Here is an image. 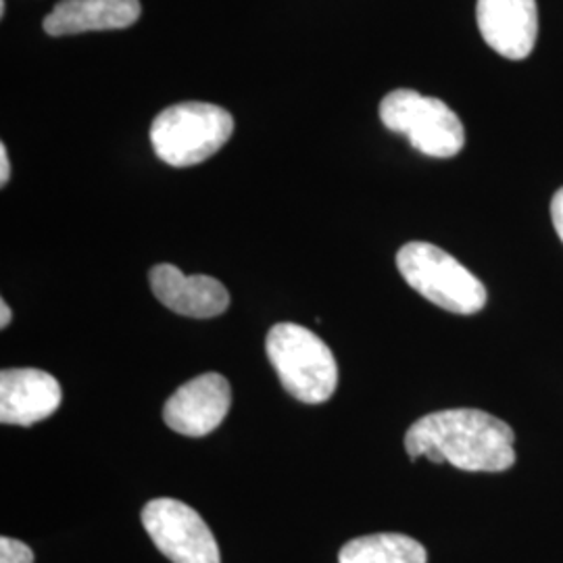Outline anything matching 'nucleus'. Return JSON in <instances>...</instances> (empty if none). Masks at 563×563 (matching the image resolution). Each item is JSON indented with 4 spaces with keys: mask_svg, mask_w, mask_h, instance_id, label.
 I'll use <instances>...</instances> for the list:
<instances>
[{
    "mask_svg": "<svg viewBox=\"0 0 563 563\" xmlns=\"http://www.w3.org/2000/svg\"><path fill=\"white\" fill-rule=\"evenodd\" d=\"M516 434L504 420L481 409L428 413L405 434L411 462L426 457L463 472H505L516 463Z\"/></svg>",
    "mask_w": 563,
    "mask_h": 563,
    "instance_id": "nucleus-1",
    "label": "nucleus"
},
{
    "mask_svg": "<svg viewBox=\"0 0 563 563\" xmlns=\"http://www.w3.org/2000/svg\"><path fill=\"white\" fill-rule=\"evenodd\" d=\"M265 353L288 395L309 405L325 402L336 390L339 365L330 346L299 323H276Z\"/></svg>",
    "mask_w": 563,
    "mask_h": 563,
    "instance_id": "nucleus-2",
    "label": "nucleus"
},
{
    "mask_svg": "<svg viewBox=\"0 0 563 563\" xmlns=\"http://www.w3.org/2000/svg\"><path fill=\"white\" fill-rule=\"evenodd\" d=\"M232 115L211 102H180L151 125L155 155L172 167H190L213 157L232 139Z\"/></svg>",
    "mask_w": 563,
    "mask_h": 563,
    "instance_id": "nucleus-3",
    "label": "nucleus"
},
{
    "mask_svg": "<svg viewBox=\"0 0 563 563\" xmlns=\"http://www.w3.org/2000/svg\"><path fill=\"white\" fill-rule=\"evenodd\" d=\"M405 282L444 311L474 316L486 305V288L453 255L430 242H409L397 253Z\"/></svg>",
    "mask_w": 563,
    "mask_h": 563,
    "instance_id": "nucleus-4",
    "label": "nucleus"
},
{
    "mask_svg": "<svg viewBox=\"0 0 563 563\" xmlns=\"http://www.w3.org/2000/svg\"><path fill=\"white\" fill-rule=\"evenodd\" d=\"M380 120L390 132L402 134L413 148L428 157H455L465 144L460 115L441 99L416 90L401 88L388 92L380 102Z\"/></svg>",
    "mask_w": 563,
    "mask_h": 563,
    "instance_id": "nucleus-5",
    "label": "nucleus"
},
{
    "mask_svg": "<svg viewBox=\"0 0 563 563\" xmlns=\"http://www.w3.org/2000/svg\"><path fill=\"white\" fill-rule=\"evenodd\" d=\"M142 526L169 562L222 563L213 532L190 505L153 499L142 509Z\"/></svg>",
    "mask_w": 563,
    "mask_h": 563,
    "instance_id": "nucleus-6",
    "label": "nucleus"
},
{
    "mask_svg": "<svg viewBox=\"0 0 563 563\" xmlns=\"http://www.w3.org/2000/svg\"><path fill=\"white\" fill-rule=\"evenodd\" d=\"M232 405L230 383L222 374H201L167 399L163 422L184 437H207L222 426Z\"/></svg>",
    "mask_w": 563,
    "mask_h": 563,
    "instance_id": "nucleus-7",
    "label": "nucleus"
},
{
    "mask_svg": "<svg viewBox=\"0 0 563 563\" xmlns=\"http://www.w3.org/2000/svg\"><path fill=\"white\" fill-rule=\"evenodd\" d=\"M476 20L484 42L505 59L522 60L534 51L537 0H478Z\"/></svg>",
    "mask_w": 563,
    "mask_h": 563,
    "instance_id": "nucleus-8",
    "label": "nucleus"
},
{
    "mask_svg": "<svg viewBox=\"0 0 563 563\" xmlns=\"http://www.w3.org/2000/svg\"><path fill=\"white\" fill-rule=\"evenodd\" d=\"M60 384L48 372L15 367L0 372V422L32 426L51 418L59 409Z\"/></svg>",
    "mask_w": 563,
    "mask_h": 563,
    "instance_id": "nucleus-9",
    "label": "nucleus"
},
{
    "mask_svg": "<svg viewBox=\"0 0 563 563\" xmlns=\"http://www.w3.org/2000/svg\"><path fill=\"white\" fill-rule=\"evenodd\" d=\"M148 282L159 302L184 318L209 320L222 316L230 307V295L222 282L211 276H184L169 263L155 265Z\"/></svg>",
    "mask_w": 563,
    "mask_h": 563,
    "instance_id": "nucleus-10",
    "label": "nucleus"
},
{
    "mask_svg": "<svg viewBox=\"0 0 563 563\" xmlns=\"http://www.w3.org/2000/svg\"><path fill=\"white\" fill-rule=\"evenodd\" d=\"M141 0H60L44 20L48 36L123 30L141 20Z\"/></svg>",
    "mask_w": 563,
    "mask_h": 563,
    "instance_id": "nucleus-11",
    "label": "nucleus"
},
{
    "mask_svg": "<svg viewBox=\"0 0 563 563\" xmlns=\"http://www.w3.org/2000/svg\"><path fill=\"white\" fill-rule=\"evenodd\" d=\"M339 563H428L422 543L405 534H367L344 544Z\"/></svg>",
    "mask_w": 563,
    "mask_h": 563,
    "instance_id": "nucleus-12",
    "label": "nucleus"
},
{
    "mask_svg": "<svg viewBox=\"0 0 563 563\" xmlns=\"http://www.w3.org/2000/svg\"><path fill=\"white\" fill-rule=\"evenodd\" d=\"M0 563H34V553L27 544L2 537L0 539Z\"/></svg>",
    "mask_w": 563,
    "mask_h": 563,
    "instance_id": "nucleus-13",
    "label": "nucleus"
},
{
    "mask_svg": "<svg viewBox=\"0 0 563 563\" xmlns=\"http://www.w3.org/2000/svg\"><path fill=\"white\" fill-rule=\"evenodd\" d=\"M551 220L555 225V232L563 242V188H560L551 201Z\"/></svg>",
    "mask_w": 563,
    "mask_h": 563,
    "instance_id": "nucleus-14",
    "label": "nucleus"
},
{
    "mask_svg": "<svg viewBox=\"0 0 563 563\" xmlns=\"http://www.w3.org/2000/svg\"><path fill=\"white\" fill-rule=\"evenodd\" d=\"M11 178V162H9V153L7 146L0 144V186H7V181Z\"/></svg>",
    "mask_w": 563,
    "mask_h": 563,
    "instance_id": "nucleus-15",
    "label": "nucleus"
},
{
    "mask_svg": "<svg viewBox=\"0 0 563 563\" xmlns=\"http://www.w3.org/2000/svg\"><path fill=\"white\" fill-rule=\"evenodd\" d=\"M11 318H13V313H11V309H9V302L0 301V328L4 330L9 323H11Z\"/></svg>",
    "mask_w": 563,
    "mask_h": 563,
    "instance_id": "nucleus-16",
    "label": "nucleus"
}]
</instances>
